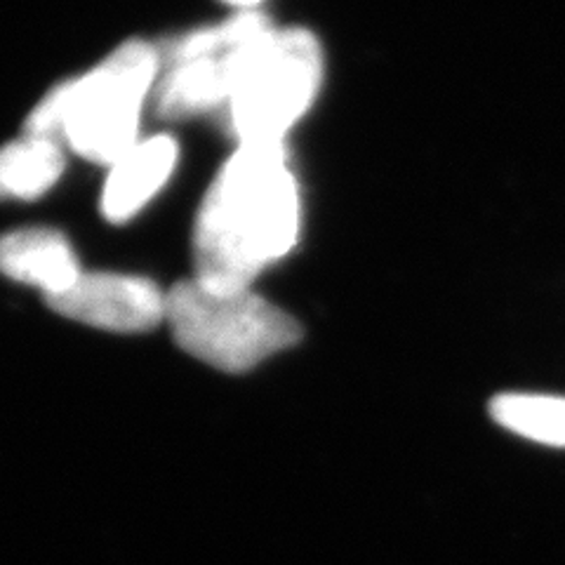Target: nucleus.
Instances as JSON below:
<instances>
[{
  "label": "nucleus",
  "mask_w": 565,
  "mask_h": 565,
  "mask_svg": "<svg viewBox=\"0 0 565 565\" xmlns=\"http://www.w3.org/2000/svg\"><path fill=\"white\" fill-rule=\"evenodd\" d=\"M302 205L286 145H241L210 184L193 226L196 278L212 290H250L299 236Z\"/></svg>",
  "instance_id": "f257e3e1"
},
{
  "label": "nucleus",
  "mask_w": 565,
  "mask_h": 565,
  "mask_svg": "<svg viewBox=\"0 0 565 565\" xmlns=\"http://www.w3.org/2000/svg\"><path fill=\"white\" fill-rule=\"evenodd\" d=\"M158 68L161 52L145 41H126L93 71L57 85L35 104L24 135L66 141L87 161L114 166L137 145Z\"/></svg>",
  "instance_id": "f03ea898"
},
{
  "label": "nucleus",
  "mask_w": 565,
  "mask_h": 565,
  "mask_svg": "<svg viewBox=\"0 0 565 565\" xmlns=\"http://www.w3.org/2000/svg\"><path fill=\"white\" fill-rule=\"evenodd\" d=\"M492 419L507 431L542 446L565 448V398L544 394H500L490 403Z\"/></svg>",
  "instance_id": "9d476101"
},
{
  "label": "nucleus",
  "mask_w": 565,
  "mask_h": 565,
  "mask_svg": "<svg viewBox=\"0 0 565 565\" xmlns=\"http://www.w3.org/2000/svg\"><path fill=\"white\" fill-rule=\"evenodd\" d=\"M45 302L76 323L130 334L149 332L166 321L168 292L132 274L83 271L74 286Z\"/></svg>",
  "instance_id": "423d86ee"
},
{
  "label": "nucleus",
  "mask_w": 565,
  "mask_h": 565,
  "mask_svg": "<svg viewBox=\"0 0 565 565\" xmlns=\"http://www.w3.org/2000/svg\"><path fill=\"white\" fill-rule=\"evenodd\" d=\"M224 3H232V6H238V8L250 10L253 6H257V3H259V0H224Z\"/></svg>",
  "instance_id": "9b49d317"
},
{
  "label": "nucleus",
  "mask_w": 565,
  "mask_h": 565,
  "mask_svg": "<svg viewBox=\"0 0 565 565\" xmlns=\"http://www.w3.org/2000/svg\"><path fill=\"white\" fill-rule=\"evenodd\" d=\"M166 321L189 356L232 375L250 373L302 340L295 318L253 288L212 290L196 278L172 286Z\"/></svg>",
  "instance_id": "7ed1b4c3"
},
{
  "label": "nucleus",
  "mask_w": 565,
  "mask_h": 565,
  "mask_svg": "<svg viewBox=\"0 0 565 565\" xmlns=\"http://www.w3.org/2000/svg\"><path fill=\"white\" fill-rule=\"evenodd\" d=\"M323 81V50L307 29H274L247 62L226 104L241 145H282L313 104Z\"/></svg>",
  "instance_id": "20e7f679"
},
{
  "label": "nucleus",
  "mask_w": 565,
  "mask_h": 565,
  "mask_svg": "<svg viewBox=\"0 0 565 565\" xmlns=\"http://www.w3.org/2000/svg\"><path fill=\"white\" fill-rule=\"evenodd\" d=\"M177 141L168 135L149 137L122 153L104 182L102 212L111 224L132 220L166 186L177 166Z\"/></svg>",
  "instance_id": "0eeeda50"
},
{
  "label": "nucleus",
  "mask_w": 565,
  "mask_h": 565,
  "mask_svg": "<svg viewBox=\"0 0 565 565\" xmlns=\"http://www.w3.org/2000/svg\"><path fill=\"white\" fill-rule=\"evenodd\" d=\"M64 172L60 141L29 137L0 149V201H33L57 184Z\"/></svg>",
  "instance_id": "1a4fd4ad"
},
{
  "label": "nucleus",
  "mask_w": 565,
  "mask_h": 565,
  "mask_svg": "<svg viewBox=\"0 0 565 565\" xmlns=\"http://www.w3.org/2000/svg\"><path fill=\"white\" fill-rule=\"evenodd\" d=\"M0 274L50 299L74 286L83 269L64 234L33 226L0 236Z\"/></svg>",
  "instance_id": "6e6552de"
},
{
  "label": "nucleus",
  "mask_w": 565,
  "mask_h": 565,
  "mask_svg": "<svg viewBox=\"0 0 565 565\" xmlns=\"http://www.w3.org/2000/svg\"><path fill=\"white\" fill-rule=\"evenodd\" d=\"M271 31L267 17L245 10L177 41L161 55L153 87L158 116L184 120L226 106L247 62Z\"/></svg>",
  "instance_id": "39448f33"
}]
</instances>
